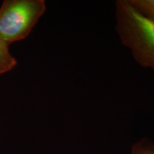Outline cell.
<instances>
[{
  "label": "cell",
  "instance_id": "1",
  "mask_svg": "<svg viewBox=\"0 0 154 154\" xmlns=\"http://www.w3.org/2000/svg\"><path fill=\"white\" fill-rule=\"evenodd\" d=\"M116 29L136 62L154 70V21L140 13L128 0L116 2Z\"/></svg>",
  "mask_w": 154,
  "mask_h": 154
},
{
  "label": "cell",
  "instance_id": "2",
  "mask_svg": "<svg viewBox=\"0 0 154 154\" xmlns=\"http://www.w3.org/2000/svg\"><path fill=\"white\" fill-rule=\"evenodd\" d=\"M44 0H5L0 7V36L7 44L24 39L46 11Z\"/></svg>",
  "mask_w": 154,
  "mask_h": 154
},
{
  "label": "cell",
  "instance_id": "3",
  "mask_svg": "<svg viewBox=\"0 0 154 154\" xmlns=\"http://www.w3.org/2000/svg\"><path fill=\"white\" fill-rule=\"evenodd\" d=\"M17 64V59L9 50V44L0 36V75L10 72Z\"/></svg>",
  "mask_w": 154,
  "mask_h": 154
},
{
  "label": "cell",
  "instance_id": "4",
  "mask_svg": "<svg viewBox=\"0 0 154 154\" xmlns=\"http://www.w3.org/2000/svg\"><path fill=\"white\" fill-rule=\"evenodd\" d=\"M140 13L154 21V0H128Z\"/></svg>",
  "mask_w": 154,
  "mask_h": 154
},
{
  "label": "cell",
  "instance_id": "5",
  "mask_svg": "<svg viewBox=\"0 0 154 154\" xmlns=\"http://www.w3.org/2000/svg\"><path fill=\"white\" fill-rule=\"evenodd\" d=\"M131 154H154V143L146 138L138 140L132 146Z\"/></svg>",
  "mask_w": 154,
  "mask_h": 154
}]
</instances>
